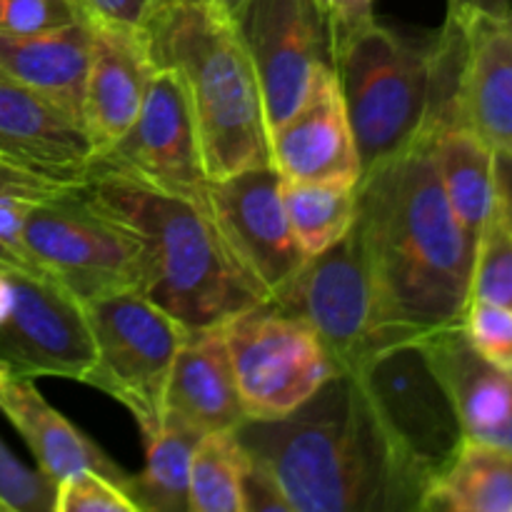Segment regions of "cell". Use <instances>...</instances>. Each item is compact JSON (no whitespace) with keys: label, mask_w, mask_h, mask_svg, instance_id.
Instances as JSON below:
<instances>
[{"label":"cell","mask_w":512,"mask_h":512,"mask_svg":"<svg viewBox=\"0 0 512 512\" xmlns=\"http://www.w3.org/2000/svg\"><path fill=\"white\" fill-rule=\"evenodd\" d=\"M88 20L75 0H0V35H38Z\"/></svg>","instance_id":"33"},{"label":"cell","mask_w":512,"mask_h":512,"mask_svg":"<svg viewBox=\"0 0 512 512\" xmlns=\"http://www.w3.org/2000/svg\"><path fill=\"white\" fill-rule=\"evenodd\" d=\"M143 38L155 68L183 83L210 180L273 165L258 75L230 15L213 0H168Z\"/></svg>","instance_id":"4"},{"label":"cell","mask_w":512,"mask_h":512,"mask_svg":"<svg viewBox=\"0 0 512 512\" xmlns=\"http://www.w3.org/2000/svg\"><path fill=\"white\" fill-rule=\"evenodd\" d=\"M353 373L393 443L435 480L465 438L425 340L383 345Z\"/></svg>","instance_id":"9"},{"label":"cell","mask_w":512,"mask_h":512,"mask_svg":"<svg viewBox=\"0 0 512 512\" xmlns=\"http://www.w3.org/2000/svg\"><path fill=\"white\" fill-rule=\"evenodd\" d=\"M510 0H448L445 23L468 30L478 20H505Z\"/></svg>","instance_id":"36"},{"label":"cell","mask_w":512,"mask_h":512,"mask_svg":"<svg viewBox=\"0 0 512 512\" xmlns=\"http://www.w3.org/2000/svg\"><path fill=\"white\" fill-rule=\"evenodd\" d=\"M430 150L455 218L478 245L480 233L498 210L495 150L460 120L440 125L430 138Z\"/></svg>","instance_id":"23"},{"label":"cell","mask_w":512,"mask_h":512,"mask_svg":"<svg viewBox=\"0 0 512 512\" xmlns=\"http://www.w3.org/2000/svg\"><path fill=\"white\" fill-rule=\"evenodd\" d=\"M25 245L45 278L80 303L140 290V238L95 198L88 183L63 185L40 200L25 220Z\"/></svg>","instance_id":"6"},{"label":"cell","mask_w":512,"mask_h":512,"mask_svg":"<svg viewBox=\"0 0 512 512\" xmlns=\"http://www.w3.org/2000/svg\"><path fill=\"white\" fill-rule=\"evenodd\" d=\"M165 413L203 435L238 430L248 420L223 330H190L185 335L170 373Z\"/></svg>","instance_id":"20"},{"label":"cell","mask_w":512,"mask_h":512,"mask_svg":"<svg viewBox=\"0 0 512 512\" xmlns=\"http://www.w3.org/2000/svg\"><path fill=\"white\" fill-rule=\"evenodd\" d=\"M505 28H508V33L512 35V3H510V8H508V15H505Z\"/></svg>","instance_id":"39"},{"label":"cell","mask_w":512,"mask_h":512,"mask_svg":"<svg viewBox=\"0 0 512 512\" xmlns=\"http://www.w3.org/2000/svg\"><path fill=\"white\" fill-rule=\"evenodd\" d=\"M63 185L0 168V273L40 275L43 270L25 245V220L30 210ZM50 280V278H48Z\"/></svg>","instance_id":"28"},{"label":"cell","mask_w":512,"mask_h":512,"mask_svg":"<svg viewBox=\"0 0 512 512\" xmlns=\"http://www.w3.org/2000/svg\"><path fill=\"white\" fill-rule=\"evenodd\" d=\"M460 120L495 153L512 155V35L503 20H478L468 28Z\"/></svg>","instance_id":"22"},{"label":"cell","mask_w":512,"mask_h":512,"mask_svg":"<svg viewBox=\"0 0 512 512\" xmlns=\"http://www.w3.org/2000/svg\"><path fill=\"white\" fill-rule=\"evenodd\" d=\"M0 413L18 430L33 453L38 470L53 485L80 470H98L128 488V470L110 460L93 440L85 438L65 415H60L40 395L33 378L0 368Z\"/></svg>","instance_id":"19"},{"label":"cell","mask_w":512,"mask_h":512,"mask_svg":"<svg viewBox=\"0 0 512 512\" xmlns=\"http://www.w3.org/2000/svg\"><path fill=\"white\" fill-rule=\"evenodd\" d=\"M330 38L333 58L343 53L358 35L378 23L375 0H313Z\"/></svg>","instance_id":"34"},{"label":"cell","mask_w":512,"mask_h":512,"mask_svg":"<svg viewBox=\"0 0 512 512\" xmlns=\"http://www.w3.org/2000/svg\"><path fill=\"white\" fill-rule=\"evenodd\" d=\"M248 420H275L308 403L335 373L305 320L270 303L220 325Z\"/></svg>","instance_id":"8"},{"label":"cell","mask_w":512,"mask_h":512,"mask_svg":"<svg viewBox=\"0 0 512 512\" xmlns=\"http://www.w3.org/2000/svg\"><path fill=\"white\" fill-rule=\"evenodd\" d=\"M208 213L245 278L273 300L295 278L308 255L290 228L283 175L273 165L210 180Z\"/></svg>","instance_id":"13"},{"label":"cell","mask_w":512,"mask_h":512,"mask_svg":"<svg viewBox=\"0 0 512 512\" xmlns=\"http://www.w3.org/2000/svg\"><path fill=\"white\" fill-rule=\"evenodd\" d=\"M95 148L78 118L45 95L0 78V168L55 185L90 178Z\"/></svg>","instance_id":"15"},{"label":"cell","mask_w":512,"mask_h":512,"mask_svg":"<svg viewBox=\"0 0 512 512\" xmlns=\"http://www.w3.org/2000/svg\"><path fill=\"white\" fill-rule=\"evenodd\" d=\"M495 183H498V213L512 230V155L495 153Z\"/></svg>","instance_id":"37"},{"label":"cell","mask_w":512,"mask_h":512,"mask_svg":"<svg viewBox=\"0 0 512 512\" xmlns=\"http://www.w3.org/2000/svg\"><path fill=\"white\" fill-rule=\"evenodd\" d=\"M270 163L283 180L360 183V160L335 68H325L305 103L270 130Z\"/></svg>","instance_id":"16"},{"label":"cell","mask_w":512,"mask_h":512,"mask_svg":"<svg viewBox=\"0 0 512 512\" xmlns=\"http://www.w3.org/2000/svg\"><path fill=\"white\" fill-rule=\"evenodd\" d=\"M465 53L468 30L458 25L408 35L375 23L335 55L360 178L458 123Z\"/></svg>","instance_id":"3"},{"label":"cell","mask_w":512,"mask_h":512,"mask_svg":"<svg viewBox=\"0 0 512 512\" xmlns=\"http://www.w3.org/2000/svg\"><path fill=\"white\" fill-rule=\"evenodd\" d=\"M93 340L83 303L40 275L0 273V368L83 383Z\"/></svg>","instance_id":"12"},{"label":"cell","mask_w":512,"mask_h":512,"mask_svg":"<svg viewBox=\"0 0 512 512\" xmlns=\"http://www.w3.org/2000/svg\"><path fill=\"white\" fill-rule=\"evenodd\" d=\"M470 298L512 308V230L498 210L475 245Z\"/></svg>","instance_id":"29"},{"label":"cell","mask_w":512,"mask_h":512,"mask_svg":"<svg viewBox=\"0 0 512 512\" xmlns=\"http://www.w3.org/2000/svg\"><path fill=\"white\" fill-rule=\"evenodd\" d=\"M425 512H512V455L463 440L430 483Z\"/></svg>","instance_id":"24"},{"label":"cell","mask_w":512,"mask_h":512,"mask_svg":"<svg viewBox=\"0 0 512 512\" xmlns=\"http://www.w3.org/2000/svg\"><path fill=\"white\" fill-rule=\"evenodd\" d=\"M90 20L38 35H0V78L45 95L83 123Z\"/></svg>","instance_id":"21"},{"label":"cell","mask_w":512,"mask_h":512,"mask_svg":"<svg viewBox=\"0 0 512 512\" xmlns=\"http://www.w3.org/2000/svg\"><path fill=\"white\" fill-rule=\"evenodd\" d=\"M423 340L458 410L463 438L512 455V373L478 355L463 328Z\"/></svg>","instance_id":"18"},{"label":"cell","mask_w":512,"mask_h":512,"mask_svg":"<svg viewBox=\"0 0 512 512\" xmlns=\"http://www.w3.org/2000/svg\"><path fill=\"white\" fill-rule=\"evenodd\" d=\"M288 512H425L433 478L383 428L355 373H338L300 408L235 430Z\"/></svg>","instance_id":"2"},{"label":"cell","mask_w":512,"mask_h":512,"mask_svg":"<svg viewBox=\"0 0 512 512\" xmlns=\"http://www.w3.org/2000/svg\"><path fill=\"white\" fill-rule=\"evenodd\" d=\"M83 310L93 340L83 383L118 400L148 440L165 420L170 373L190 330L140 290L88 300Z\"/></svg>","instance_id":"7"},{"label":"cell","mask_w":512,"mask_h":512,"mask_svg":"<svg viewBox=\"0 0 512 512\" xmlns=\"http://www.w3.org/2000/svg\"><path fill=\"white\" fill-rule=\"evenodd\" d=\"M268 303L315 330L335 373H353L380 348L373 278L355 225L343 240L310 255Z\"/></svg>","instance_id":"11"},{"label":"cell","mask_w":512,"mask_h":512,"mask_svg":"<svg viewBox=\"0 0 512 512\" xmlns=\"http://www.w3.org/2000/svg\"><path fill=\"white\" fill-rule=\"evenodd\" d=\"M90 23L143 33L168 0H75Z\"/></svg>","instance_id":"35"},{"label":"cell","mask_w":512,"mask_h":512,"mask_svg":"<svg viewBox=\"0 0 512 512\" xmlns=\"http://www.w3.org/2000/svg\"><path fill=\"white\" fill-rule=\"evenodd\" d=\"M290 228L305 255H318L343 240L358 218V185L283 180Z\"/></svg>","instance_id":"26"},{"label":"cell","mask_w":512,"mask_h":512,"mask_svg":"<svg viewBox=\"0 0 512 512\" xmlns=\"http://www.w3.org/2000/svg\"><path fill=\"white\" fill-rule=\"evenodd\" d=\"M90 25L93 38L83 90V125L98 155L123 138L140 115L155 63L143 33Z\"/></svg>","instance_id":"17"},{"label":"cell","mask_w":512,"mask_h":512,"mask_svg":"<svg viewBox=\"0 0 512 512\" xmlns=\"http://www.w3.org/2000/svg\"><path fill=\"white\" fill-rule=\"evenodd\" d=\"M203 433L165 413L163 425L145 443V465L130 475L128 493L140 512H190V465Z\"/></svg>","instance_id":"25"},{"label":"cell","mask_w":512,"mask_h":512,"mask_svg":"<svg viewBox=\"0 0 512 512\" xmlns=\"http://www.w3.org/2000/svg\"><path fill=\"white\" fill-rule=\"evenodd\" d=\"M235 23L273 130L305 103L318 75L333 65L328 30L313 0H248Z\"/></svg>","instance_id":"14"},{"label":"cell","mask_w":512,"mask_h":512,"mask_svg":"<svg viewBox=\"0 0 512 512\" xmlns=\"http://www.w3.org/2000/svg\"><path fill=\"white\" fill-rule=\"evenodd\" d=\"M355 233L373 278L380 348L460 328L475 240L445 198L430 140L360 178Z\"/></svg>","instance_id":"1"},{"label":"cell","mask_w":512,"mask_h":512,"mask_svg":"<svg viewBox=\"0 0 512 512\" xmlns=\"http://www.w3.org/2000/svg\"><path fill=\"white\" fill-rule=\"evenodd\" d=\"M213 3L218 5L225 15H230V18L235 20L240 15V10L245 8V3H248V0H213Z\"/></svg>","instance_id":"38"},{"label":"cell","mask_w":512,"mask_h":512,"mask_svg":"<svg viewBox=\"0 0 512 512\" xmlns=\"http://www.w3.org/2000/svg\"><path fill=\"white\" fill-rule=\"evenodd\" d=\"M85 183L140 238V293L185 328H220L265 303L230 255L208 210L118 175L93 173Z\"/></svg>","instance_id":"5"},{"label":"cell","mask_w":512,"mask_h":512,"mask_svg":"<svg viewBox=\"0 0 512 512\" xmlns=\"http://www.w3.org/2000/svg\"><path fill=\"white\" fill-rule=\"evenodd\" d=\"M460 328L478 355L512 373V308L470 298Z\"/></svg>","instance_id":"31"},{"label":"cell","mask_w":512,"mask_h":512,"mask_svg":"<svg viewBox=\"0 0 512 512\" xmlns=\"http://www.w3.org/2000/svg\"><path fill=\"white\" fill-rule=\"evenodd\" d=\"M53 512H140L128 488L118 480L98 473L80 470L55 485Z\"/></svg>","instance_id":"30"},{"label":"cell","mask_w":512,"mask_h":512,"mask_svg":"<svg viewBox=\"0 0 512 512\" xmlns=\"http://www.w3.org/2000/svg\"><path fill=\"white\" fill-rule=\"evenodd\" d=\"M55 485L0 440V512H53Z\"/></svg>","instance_id":"32"},{"label":"cell","mask_w":512,"mask_h":512,"mask_svg":"<svg viewBox=\"0 0 512 512\" xmlns=\"http://www.w3.org/2000/svg\"><path fill=\"white\" fill-rule=\"evenodd\" d=\"M93 173L118 175L208 210L210 175L203 145L183 83L173 70L155 68L140 115L123 138L95 155Z\"/></svg>","instance_id":"10"},{"label":"cell","mask_w":512,"mask_h":512,"mask_svg":"<svg viewBox=\"0 0 512 512\" xmlns=\"http://www.w3.org/2000/svg\"><path fill=\"white\" fill-rule=\"evenodd\" d=\"M248 470L250 458L235 430L203 435L190 465V512H245Z\"/></svg>","instance_id":"27"}]
</instances>
